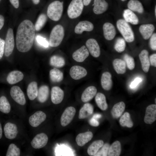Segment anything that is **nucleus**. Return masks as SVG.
I'll list each match as a JSON object with an SVG mask.
<instances>
[{"label": "nucleus", "instance_id": "4c0bfd02", "mask_svg": "<svg viewBox=\"0 0 156 156\" xmlns=\"http://www.w3.org/2000/svg\"><path fill=\"white\" fill-rule=\"evenodd\" d=\"M119 123L122 127H126L131 128L133 126V123L132 121L129 114L128 112H125L121 116Z\"/></svg>", "mask_w": 156, "mask_h": 156}, {"label": "nucleus", "instance_id": "f3484780", "mask_svg": "<svg viewBox=\"0 0 156 156\" xmlns=\"http://www.w3.org/2000/svg\"><path fill=\"white\" fill-rule=\"evenodd\" d=\"M4 131L5 137L10 139H13L16 138L18 133L16 125L14 124L9 122L5 125Z\"/></svg>", "mask_w": 156, "mask_h": 156}, {"label": "nucleus", "instance_id": "f03ea898", "mask_svg": "<svg viewBox=\"0 0 156 156\" xmlns=\"http://www.w3.org/2000/svg\"><path fill=\"white\" fill-rule=\"evenodd\" d=\"M63 10V3L59 1L51 3L48 6L47 14L51 20L57 21L61 18Z\"/></svg>", "mask_w": 156, "mask_h": 156}, {"label": "nucleus", "instance_id": "e433bc0d", "mask_svg": "<svg viewBox=\"0 0 156 156\" xmlns=\"http://www.w3.org/2000/svg\"><path fill=\"white\" fill-rule=\"evenodd\" d=\"M65 63L64 58L60 56L54 55L50 59V65L56 68L62 67L65 65Z\"/></svg>", "mask_w": 156, "mask_h": 156}, {"label": "nucleus", "instance_id": "09e8293b", "mask_svg": "<svg viewBox=\"0 0 156 156\" xmlns=\"http://www.w3.org/2000/svg\"><path fill=\"white\" fill-rule=\"evenodd\" d=\"M142 81V79L138 77L135 78L131 83L130 86V87L132 88H135Z\"/></svg>", "mask_w": 156, "mask_h": 156}, {"label": "nucleus", "instance_id": "a878e982", "mask_svg": "<svg viewBox=\"0 0 156 156\" xmlns=\"http://www.w3.org/2000/svg\"><path fill=\"white\" fill-rule=\"evenodd\" d=\"M93 110V107L91 104L89 103L85 104L79 110V118L83 119L88 117L92 114Z\"/></svg>", "mask_w": 156, "mask_h": 156}, {"label": "nucleus", "instance_id": "39448f33", "mask_svg": "<svg viewBox=\"0 0 156 156\" xmlns=\"http://www.w3.org/2000/svg\"><path fill=\"white\" fill-rule=\"evenodd\" d=\"M83 7V0H72L67 9L68 17L71 19L78 17L81 14Z\"/></svg>", "mask_w": 156, "mask_h": 156}, {"label": "nucleus", "instance_id": "f8f14e48", "mask_svg": "<svg viewBox=\"0 0 156 156\" xmlns=\"http://www.w3.org/2000/svg\"><path fill=\"white\" fill-rule=\"evenodd\" d=\"M69 73L72 79L77 80L85 77L87 75V72L84 67L79 66L75 65L71 67Z\"/></svg>", "mask_w": 156, "mask_h": 156}, {"label": "nucleus", "instance_id": "c85d7f7f", "mask_svg": "<svg viewBox=\"0 0 156 156\" xmlns=\"http://www.w3.org/2000/svg\"><path fill=\"white\" fill-rule=\"evenodd\" d=\"M114 68L118 74H124L126 71V63L125 61L121 59H116L113 62Z\"/></svg>", "mask_w": 156, "mask_h": 156}, {"label": "nucleus", "instance_id": "c9c22d12", "mask_svg": "<svg viewBox=\"0 0 156 156\" xmlns=\"http://www.w3.org/2000/svg\"><path fill=\"white\" fill-rule=\"evenodd\" d=\"M129 9L140 13H142L144 9L142 3L138 0H130L127 4Z\"/></svg>", "mask_w": 156, "mask_h": 156}, {"label": "nucleus", "instance_id": "393cba45", "mask_svg": "<svg viewBox=\"0 0 156 156\" xmlns=\"http://www.w3.org/2000/svg\"><path fill=\"white\" fill-rule=\"evenodd\" d=\"M101 84L102 88L106 90H109L112 88V75L108 72L103 73L101 78Z\"/></svg>", "mask_w": 156, "mask_h": 156}, {"label": "nucleus", "instance_id": "603ef678", "mask_svg": "<svg viewBox=\"0 0 156 156\" xmlns=\"http://www.w3.org/2000/svg\"><path fill=\"white\" fill-rule=\"evenodd\" d=\"M12 5L16 8H17L19 6V0H10Z\"/></svg>", "mask_w": 156, "mask_h": 156}, {"label": "nucleus", "instance_id": "1a4fd4ad", "mask_svg": "<svg viewBox=\"0 0 156 156\" xmlns=\"http://www.w3.org/2000/svg\"><path fill=\"white\" fill-rule=\"evenodd\" d=\"M48 138L47 135L44 133L37 134L31 142L32 147L35 149H39L43 147L47 144Z\"/></svg>", "mask_w": 156, "mask_h": 156}, {"label": "nucleus", "instance_id": "6e6552de", "mask_svg": "<svg viewBox=\"0 0 156 156\" xmlns=\"http://www.w3.org/2000/svg\"><path fill=\"white\" fill-rule=\"evenodd\" d=\"M10 95L18 103L24 105L26 103V101L23 92L18 86H14L12 87L10 91Z\"/></svg>", "mask_w": 156, "mask_h": 156}, {"label": "nucleus", "instance_id": "79ce46f5", "mask_svg": "<svg viewBox=\"0 0 156 156\" xmlns=\"http://www.w3.org/2000/svg\"><path fill=\"white\" fill-rule=\"evenodd\" d=\"M126 43L124 39L121 38H119L116 40L114 48L117 52L121 53L124 51Z\"/></svg>", "mask_w": 156, "mask_h": 156}, {"label": "nucleus", "instance_id": "cd10ccee", "mask_svg": "<svg viewBox=\"0 0 156 156\" xmlns=\"http://www.w3.org/2000/svg\"><path fill=\"white\" fill-rule=\"evenodd\" d=\"M123 16L125 20L133 25H137L139 23V19L136 15L131 10L129 9L124 10Z\"/></svg>", "mask_w": 156, "mask_h": 156}, {"label": "nucleus", "instance_id": "864d4df0", "mask_svg": "<svg viewBox=\"0 0 156 156\" xmlns=\"http://www.w3.org/2000/svg\"><path fill=\"white\" fill-rule=\"evenodd\" d=\"M4 22V17L2 15H0V30L3 27Z\"/></svg>", "mask_w": 156, "mask_h": 156}, {"label": "nucleus", "instance_id": "a19ab883", "mask_svg": "<svg viewBox=\"0 0 156 156\" xmlns=\"http://www.w3.org/2000/svg\"><path fill=\"white\" fill-rule=\"evenodd\" d=\"M20 154V149L14 144H10L8 148L6 156H19Z\"/></svg>", "mask_w": 156, "mask_h": 156}, {"label": "nucleus", "instance_id": "c03bdc74", "mask_svg": "<svg viewBox=\"0 0 156 156\" xmlns=\"http://www.w3.org/2000/svg\"><path fill=\"white\" fill-rule=\"evenodd\" d=\"M37 43L40 46L45 48L49 47V43L46 38L39 35H37L36 37Z\"/></svg>", "mask_w": 156, "mask_h": 156}, {"label": "nucleus", "instance_id": "473e14b6", "mask_svg": "<svg viewBox=\"0 0 156 156\" xmlns=\"http://www.w3.org/2000/svg\"><path fill=\"white\" fill-rule=\"evenodd\" d=\"M95 101L98 107L101 110H105L108 107L106 97L102 93L98 92L96 95Z\"/></svg>", "mask_w": 156, "mask_h": 156}, {"label": "nucleus", "instance_id": "dca6fc26", "mask_svg": "<svg viewBox=\"0 0 156 156\" xmlns=\"http://www.w3.org/2000/svg\"><path fill=\"white\" fill-rule=\"evenodd\" d=\"M94 28L93 24L87 21H82L79 22L75 26L74 31L78 34H82L84 31H91Z\"/></svg>", "mask_w": 156, "mask_h": 156}, {"label": "nucleus", "instance_id": "6e6d98bb", "mask_svg": "<svg viewBox=\"0 0 156 156\" xmlns=\"http://www.w3.org/2000/svg\"><path fill=\"white\" fill-rule=\"evenodd\" d=\"M101 117V115L100 114H94L92 117V118L97 119L100 118Z\"/></svg>", "mask_w": 156, "mask_h": 156}, {"label": "nucleus", "instance_id": "37998d69", "mask_svg": "<svg viewBox=\"0 0 156 156\" xmlns=\"http://www.w3.org/2000/svg\"><path fill=\"white\" fill-rule=\"evenodd\" d=\"M124 58L128 68L130 70H132L135 67V64L133 58L127 54H125Z\"/></svg>", "mask_w": 156, "mask_h": 156}, {"label": "nucleus", "instance_id": "7c9ffc66", "mask_svg": "<svg viewBox=\"0 0 156 156\" xmlns=\"http://www.w3.org/2000/svg\"><path fill=\"white\" fill-rule=\"evenodd\" d=\"M37 84L36 81H32L28 85L27 89V94L31 100H34L37 97L38 93Z\"/></svg>", "mask_w": 156, "mask_h": 156}, {"label": "nucleus", "instance_id": "5fc2aeb1", "mask_svg": "<svg viewBox=\"0 0 156 156\" xmlns=\"http://www.w3.org/2000/svg\"><path fill=\"white\" fill-rule=\"evenodd\" d=\"M92 0H83V5L86 6L88 5Z\"/></svg>", "mask_w": 156, "mask_h": 156}, {"label": "nucleus", "instance_id": "052dcab7", "mask_svg": "<svg viewBox=\"0 0 156 156\" xmlns=\"http://www.w3.org/2000/svg\"><path fill=\"white\" fill-rule=\"evenodd\" d=\"M122 1H125L127 0H121Z\"/></svg>", "mask_w": 156, "mask_h": 156}, {"label": "nucleus", "instance_id": "412c9836", "mask_svg": "<svg viewBox=\"0 0 156 156\" xmlns=\"http://www.w3.org/2000/svg\"><path fill=\"white\" fill-rule=\"evenodd\" d=\"M97 89L94 86H90L86 88L82 93L81 100L83 102H87L92 99L96 95Z\"/></svg>", "mask_w": 156, "mask_h": 156}, {"label": "nucleus", "instance_id": "a18cd8bd", "mask_svg": "<svg viewBox=\"0 0 156 156\" xmlns=\"http://www.w3.org/2000/svg\"><path fill=\"white\" fill-rule=\"evenodd\" d=\"M110 146L108 143H106L103 146L101 149L94 155V156H107L108 153Z\"/></svg>", "mask_w": 156, "mask_h": 156}, {"label": "nucleus", "instance_id": "3c124183", "mask_svg": "<svg viewBox=\"0 0 156 156\" xmlns=\"http://www.w3.org/2000/svg\"><path fill=\"white\" fill-rule=\"evenodd\" d=\"M89 124L93 127H97L99 126V123L96 120L93 118H91L89 121Z\"/></svg>", "mask_w": 156, "mask_h": 156}, {"label": "nucleus", "instance_id": "0eeeda50", "mask_svg": "<svg viewBox=\"0 0 156 156\" xmlns=\"http://www.w3.org/2000/svg\"><path fill=\"white\" fill-rule=\"evenodd\" d=\"M76 112L75 109L73 107L66 108L62 113L60 119L61 124L63 127L68 125L72 120Z\"/></svg>", "mask_w": 156, "mask_h": 156}, {"label": "nucleus", "instance_id": "ea45409f", "mask_svg": "<svg viewBox=\"0 0 156 156\" xmlns=\"http://www.w3.org/2000/svg\"><path fill=\"white\" fill-rule=\"evenodd\" d=\"M47 20L46 16L44 14H41L39 16L34 26L35 30H40L45 25Z\"/></svg>", "mask_w": 156, "mask_h": 156}, {"label": "nucleus", "instance_id": "2f4dec72", "mask_svg": "<svg viewBox=\"0 0 156 156\" xmlns=\"http://www.w3.org/2000/svg\"><path fill=\"white\" fill-rule=\"evenodd\" d=\"M103 144V141L102 140L94 141L88 148L87 152L88 154L90 156H94Z\"/></svg>", "mask_w": 156, "mask_h": 156}, {"label": "nucleus", "instance_id": "de8ad7c7", "mask_svg": "<svg viewBox=\"0 0 156 156\" xmlns=\"http://www.w3.org/2000/svg\"><path fill=\"white\" fill-rule=\"evenodd\" d=\"M5 40L0 38V60L3 56L4 52Z\"/></svg>", "mask_w": 156, "mask_h": 156}, {"label": "nucleus", "instance_id": "49530a36", "mask_svg": "<svg viewBox=\"0 0 156 156\" xmlns=\"http://www.w3.org/2000/svg\"><path fill=\"white\" fill-rule=\"evenodd\" d=\"M150 44L151 48L153 50H156V34L154 33L151 36Z\"/></svg>", "mask_w": 156, "mask_h": 156}, {"label": "nucleus", "instance_id": "c756f323", "mask_svg": "<svg viewBox=\"0 0 156 156\" xmlns=\"http://www.w3.org/2000/svg\"><path fill=\"white\" fill-rule=\"evenodd\" d=\"M49 94V89L46 85H43L39 88L38 91L37 99L41 103L45 102L48 99Z\"/></svg>", "mask_w": 156, "mask_h": 156}, {"label": "nucleus", "instance_id": "7ed1b4c3", "mask_svg": "<svg viewBox=\"0 0 156 156\" xmlns=\"http://www.w3.org/2000/svg\"><path fill=\"white\" fill-rule=\"evenodd\" d=\"M64 36V30L61 25H55L52 29L51 32L49 43L52 47L59 46L62 42Z\"/></svg>", "mask_w": 156, "mask_h": 156}, {"label": "nucleus", "instance_id": "72a5a7b5", "mask_svg": "<svg viewBox=\"0 0 156 156\" xmlns=\"http://www.w3.org/2000/svg\"><path fill=\"white\" fill-rule=\"evenodd\" d=\"M121 152V146L120 142L116 141L110 146L107 156H119Z\"/></svg>", "mask_w": 156, "mask_h": 156}, {"label": "nucleus", "instance_id": "8fccbe9b", "mask_svg": "<svg viewBox=\"0 0 156 156\" xmlns=\"http://www.w3.org/2000/svg\"><path fill=\"white\" fill-rule=\"evenodd\" d=\"M149 60L150 64L151 65L154 66L156 67V54L155 53L151 55L150 57Z\"/></svg>", "mask_w": 156, "mask_h": 156}, {"label": "nucleus", "instance_id": "4468645a", "mask_svg": "<svg viewBox=\"0 0 156 156\" xmlns=\"http://www.w3.org/2000/svg\"><path fill=\"white\" fill-rule=\"evenodd\" d=\"M64 96V91L59 87L55 86L52 88L51 99L53 104H57L61 103L63 99Z\"/></svg>", "mask_w": 156, "mask_h": 156}, {"label": "nucleus", "instance_id": "bf43d9fd", "mask_svg": "<svg viewBox=\"0 0 156 156\" xmlns=\"http://www.w3.org/2000/svg\"><path fill=\"white\" fill-rule=\"evenodd\" d=\"M155 16H156V6H155Z\"/></svg>", "mask_w": 156, "mask_h": 156}, {"label": "nucleus", "instance_id": "20e7f679", "mask_svg": "<svg viewBox=\"0 0 156 156\" xmlns=\"http://www.w3.org/2000/svg\"><path fill=\"white\" fill-rule=\"evenodd\" d=\"M116 25L118 30L127 42H131L134 41V33L127 22L123 19H119L117 22Z\"/></svg>", "mask_w": 156, "mask_h": 156}, {"label": "nucleus", "instance_id": "f704fd0d", "mask_svg": "<svg viewBox=\"0 0 156 156\" xmlns=\"http://www.w3.org/2000/svg\"><path fill=\"white\" fill-rule=\"evenodd\" d=\"M49 75L51 80L55 83L61 81L64 78L63 73L56 68H54L50 71Z\"/></svg>", "mask_w": 156, "mask_h": 156}, {"label": "nucleus", "instance_id": "aec40b11", "mask_svg": "<svg viewBox=\"0 0 156 156\" xmlns=\"http://www.w3.org/2000/svg\"><path fill=\"white\" fill-rule=\"evenodd\" d=\"M93 5V11L96 14L104 13L108 7V4L105 0H94Z\"/></svg>", "mask_w": 156, "mask_h": 156}, {"label": "nucleus", "instance_id": "ddd939ff", "mask_svg": "<svg viewBox=\"0 0 156 156\" xmlns=\"http://www.w3.org/2000/svg\"><path fill=\"white\" fill-rule=\"evenodd\" d=\"M156 120V105L151 104L146 107L144 118V122L151 124Z\"/></svg>", "mask_w": 156, "mask_h": 156}, {"label": "nucleus", "instance_id": "13d9d810", "mask_svg": "<svg viewBox=\"0 0 156 156\" xmlns=\"http://www.w3.org/2000/svg\"><path fill=\"white\" fill-rule=\"evenodd\" d=\"M32 1L33 3L35 5L38 4L40 1V0H32Z\"/></svg>", "mask_w": 156, "mask_h": 156}, {"label": "nucleus", "instance_id": "423d86ee", "mask_svg": "<svg viewBox=\"0 0 156 156\" xmlns=\"http://www.w3.org/2000/svg\"><path fill=\"white\" fill-rule=\"evenodd\" d=\"M14 46L13 30L12 28L8 29L5 41L4 54L8 57L12 53Z\"/></svg>", "mask_w": 156, "mask_h": 156}, {"label": "nucleus", "instance_id": "bb28decb", "mask_svg": "<svg viewBox=\"0 0 156 156\" xmlns=\"http://www.w3.org/2000/svg\"><path fill=\"white\" fill-rule=\"evenodd\" d=\"M125 107V104L123 101H121L115 104L111 111L112 117L115 118H119L124 112Z\"/></svg>", "mask_w": 156, "mask_h": 156}, {"label": "nucleus", "instance_id": "4d7b16f0", "mask_svg": "<svg viewBox=\"0 0 156 156\" xmlns=\"http://www.w3.org/2000/svg\"><path fill=\"white\" fill-rule=\"evenodd\" d=\"M2 128L1 124L0 122V139L2 138Z\"/></svg>", "mask_w": 156, "mask_h": 156}, {"label": "nucleus", "instance_id": "9d476101", "mask_svg": "<svg viewBox=\"0 0 156 156\" xmlns=\"http://www.w3.org/2000/svg\"><path fill=\"white\" fill-rule=\"evenodd\" d=\"M86 48L89 53L93 57H98L100 54V49L96 40L94 38L88 39L86 43Z\"/></svg>", "mask_w": 156, "mask_h": 156}, {"label": "nucleus", "instance_id": "2eb2a0df", "mask_svg": "<svg viewBox=\"0 0 156 156\" xmlns=\"http://www.w3.org/2000/svg\"><path fill=\"white\" fill-rule=\"evenodd\" d=\"M89 55L88 50L85 46L83 45L73 53L72 57L76 62H83Z\"/></svg>", "mask_w": 156, "mask_h": 156}, {"label": "nucleus", "instance_id": "58836bf2", "mask_svg": "<svg viewBox=\"0 0 156 156\" xmlns=\"http://www.w3.org/2000/svg\"><path fill=\"white\" fill-rule=\"evenodd\" d=\"M11 106L7 98L4 96L0 97V111L4 113L8 114L10 111Z\"/></svg>", "mask_w": 156, "mask_h": 156}, {"label": "nucleus", "instance_id": "9b49d317", "mask_svg": "<svg viewBox=\"0 0 156 156\" xmlns=\"http://www.w3.org/2000/svg\"><path fill=\"white\" fill-rule=\"evenodd\" d=\"M46 114L41 111H37L29 118L30 125L33 127H36L44 122L46 119Z\"/></svg>", "mask_w": 156, "mask_h": 156}, {"label": "nucleus", "instance_id": "5701e85b", "mask_svg": "<svg viewBox=\"0 0 156 156\" xmlns=\"http://www.w3.org/2000/svg\"><path fill=\"white\" fill-rule=\"evenodd\" d=\"M154 30V26L150 24L142 25L139 28L140 32L145 40L148 39L151 37Z\"/></svg>", "mask_w": 156, "mask_h": 156}, {"label": "nucleus", "instance_id": "f257e3e1", "mask_svg": "<svg viewBox=\"0 0 156 156\" xmlns=\"http://www.w3.org/2000/svg\"><path fill=\"white\" fill-rule=\"evenodd\" d=\"M35 32L34 26L30 20H25L20 23L16 36V46L19 51L26 52L30 49L33 44Z\"/></svg>", "mask_w": 156, "mask_h": 156}, {"label": "nucleus", "instance_id": "b1692460", "mask_svg": "<svg viewBox=\"0 0 156 156\" xmlns=\"http://www.w3.org/2000/svg\"><path fill=\"white\" fill-rule=\"evenodd\" d=\"M23 77V74L21 71L14 70L9 73L7 77V81L10 84H14L22 80Z\"/></svg>", "mask_w": 156, "mask_h": 156}, {"label": "nucleus", "instance_id": "e2e57ef3", "mask_svg": "<svg viewBox=\"0 0 156 156\" xmlns=\"http://www.w3.org/2000/svg\"><path fill=\"white\" fill-rule=\"evenodd\" d=\"M1 0H0V1Z\"/></svg>", "mask_w": 156, "mask_h": 156}, {"label": "nucleus", "instance_id": "6ab92c4d", "mask_svg": "<svg viewBox=\"0 0 156 156\" xmlns=\"http://www.w3.org/2000/svg\"><path fill=\"white\" fill-rule=\"evenodd\" d=\"M93 137L92 132L88 131L79 134L76 138V142L79 146H82L90 141Z\"/></svg>", "mask_w": 156, "mask_h": 156}, {"label": "nucleus", "instance_id": "680f3d73", "mask_svg": "<svg viewBox=\"0 0 156 156\" xmlns=\"http://www.w3.org/2000/svg\"><path fill=\"white\" fill-rule=\"evenodd\" d=\"M156 99H155V103H156Z\"/></svg>", "mask_w": 156, "mask_h": 156}, {"label": "nucleus", "instance_id": "4be33fe9", "mask_svg": "<svg viewBox=\"0 0 156 156\" xmlns=\"http://www.w3.org/2000/svg\"><path fill=\"white\" fill-rule=\"evenodd\" d=\"M139 57L143 70L145 73L148 72L150 65L148 52L146 50H142L139 54Z\"/></svg>", "mask_w": 156, "mask_h": 156}, {"label": "nucleus", "instance_id": "a211bd4d", "mask_svg": "<svg viewBox=\"0 0 156 156\" xmlns=\"http://www.w3.org/2000/svg\"><path fill=\"white\" fill-rule=\"evenodd\" d=\"M103 35L105 38L107 40H111L116 35V30L114 25L112 23L107 22L103 26Z\"/></svg>", "mask_w": 156, "mask_h": 156}]
</instances>
